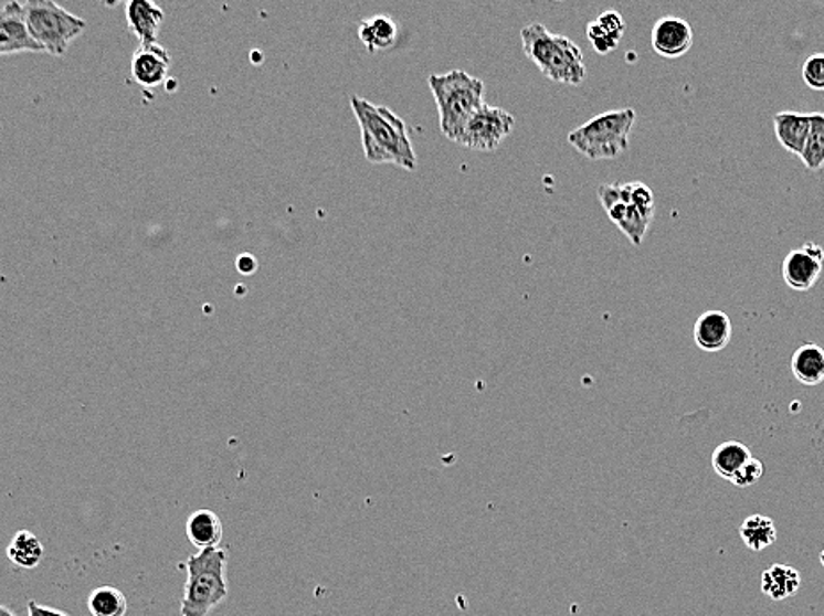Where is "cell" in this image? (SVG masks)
I'll list each match as a JSON object with an SVG mask.
<instances>
[{
  "label": "cell",
  "instance_id": "4dcf8cb0",
  "mask_svg": "<svg viewBox=\"0 0 824 616\" xmlns=\"http://www.w3.org/2000/svg\"><path fill=\"white\" fill-rule=\"evenodd\" d=\"M820 562H821V565H823V566H824V549H823V551H821V554H820Z\"/></svg>",
  "mask_w": 824,
  "mask_h": 616
},
{
  "label": "cell",
  "instance_id": "603a6c76",
  "mask_svg": "<svg viewBox=\"0 0 824 616\" xmlns=\"http://www.w3.org/2000/svg\"><path fill=\"white\" fill-rule=\"evenodd\" d=\"M739 537L750 551L761 553L777 542V525L771 517L753 513L739 525Z\"/></svg>",
  "mask_w": 824,
  "mask_h": 616
},
{
  "label": "cell",
  "instance_id": "d4e9b609",
  "mask_svg": "<svg viewBox=\"0 0 824 616\" xmlns=\"http://www.w3.org/2000/svg\"><path fill=\"white\" fill-rule=\"evenodd\" d=\"M800 160L812 172L824 168V113H811V131Z\"/></svg>",
  "mask_w": 824,
  "mask_h": 616
},
{
  "label": "cell",
  "instance_id": "9a60e30c",
  "mask_svg": "<svg viewBox=\"0 0 824 616\" xmlns=\"http://www.w3.org/2000/svg\"><path fill=\"white\" fill-rule=\"evenodd\" d=\"M774 136L780 146L793 157H802L806 137L811 131V113L782 110L773 116Z\"/></svg>",
  "mask_w": 824,
  "mask_h": 616
},
{
  "label": "cell",
  "instance_id": "ac0fdd59",
  "mask_svg": "<svg viewBox=\"0 0 824 616\" xmlns=\"http://www.w3.org/2000/svg\"><path fill=\"white\" fill-rule=\"evenodd\" d=\"M358 36L362 45L370 54L385 51L397 43L399 38V25L388 14H376L372 19L362 20L359 23Z\"/></svg>",
  "mask_w": 824,
  "mask_h": 616
},
{
  "label": "cell",
  "instance_id": "52a82bcc",
  "mask_svg": "<svg viewBox=\"0 0 824 616\" xmlns=\"http://www.w3.org/2000/svg\"><path fill=\"white\" fill-rule=\"evenodd\" d=\"M22 6L32 40L36 41L41 51L54 57H63L73 41L86 31V20L52 0H31Z\"/></svg>",
  "mask_w": 824,
  "mask_h": 616
},
{
  "label": "cell",
  "instance_id": "ba28073f",
  "mask_svg": "<svg viewBox=\"0 0 824 616\" xmlns=\"http://www.w3.org/2000/svg\"><path fill=\"white\" fill-rule=\"evenodd\" d=\"M516 127V118L501 107H490L485 104L480 110L473 114V118L464 127L457 145L466 146L469 150L493 151L507 139Z\"/></svg>",
  "mask_w": 824,
  "mask_h": 616
},
{
  "label": "cell",
  "instance_id": "83f0119b",
  "mask_svg": "<svg viewBox=\"0 0 824 616\" xmlns=\"http://www.w3.org/2000/svg\"><path fill=\"white\" fill-rule=\"evenodd\" d=\"M28 612L29 616H70L68 613L55 609V607L41 606L36 601H29Z\"/></svg>",
  "mask_w": 824,
  "mask_h": 616
},
{
  "label": "cell",
  "instance_id": "8fae6325",
  "mask_svg": "<svg viewBox=\"0 0 824 616\" xmlns=\"http://www.w3.org/2000/svg\"><path fill=\"white\" fill-rule=\"evenodd\" d=\"M20 52L38 54L43 51L29 34L23 6L20 2H8L0 8V57Z\"/></svg>",
  "mask_w": 824,
  "mask_h": 616
},
{
  "label": "cell",
  "instance_id": "6da1fadb",
  "mask_svg": "<svg viewBox=\"0 0 824 616\" xmlns=\"http://www.w3.org/2000/svg\"><path fill=\"white\" fill-rule=\"evenodd\" d=\"M350 107L361 128L362 151L368 162L393 163L405 171H416V151L412 148L408 125L400 116L361 96H352Z\"/></svg>",
  "mask_w": 824,
  "mask_h": 616
},
{
  "label": "cell",
  "instance_id": "30bf717a",
  "mask_svg": "<svg viewBox=\"0 0 824 616\" xmlns=\"http://www.w3.org/2000/svg\"><path fill=\"white\" fill-rule=\"evenodd\" d=\"M694 40V29L680 17H663L651 32L654 52L665 60L684 57L691 51Z\"/></svg>",
  "mask_w": 824,
  "mask_h": 616
},
{
  "label": "cell",
  "instance_id": "4fadbf2b",
  "mask_svg": "<svg viewBox=\"0 0 824 616\" xmlns=\"http://www.w3.org/2000/svg\"><path fill=\"white\" fill-rule=\"evenodd\" d=\"M694 340L698 349L707 354H718L727 349L732 340V322L729 315L720 309H711L700 315L694 326Z\"/></svg>",
  "mask_w": 824,
  "mask_h": 616
},
{
  "label": "cell",
  "instance_id": "5b68a950",
  "mask_svg": "<svg viewBox=\"0 0 824 616\" xmlns=\"http://www.w3.org/2000/svg\"><path fill=\"white\" fill-rule=\"evenodd\" d=\"M636 110L616 109L598 114L567 136V142L590 160L619 159L630 150Z\"/></svg>",
  "mask_w": 824,
  "mask_h": 616
},
{
  "label": "cell",
  "instance_id": "ffe728a7",
  "mask_svg": "<svg viewBox=\"0 0 824 616\" xmlns=\"http://www.w3.org/2000/svg\"><path fill=\"white\" fill-rule=\"evenodd\" d=\"M794 379L803 385H820L824 382V349L820 344L805 343L796 349L791 359Z\"/></svg>",
  "mask_w": 824,
  "mask_h": 616
},
{
  "label": "cell",
  "instance_id": "4316f807",
  "mask_svg": "<svg viewBox=\"0 0 824 616\" xmlns=\"http://www.w3.org/2000/svg\"><path fill=\"white\" fill-rule=\"evenodd\" d=\"M764 475V464L759 458L752 457L739 469L738 475L730 480V484L739 489H748V487L756 486L757 481L761 480Z\"/></svg>",
  "mask_w": 824,
  "mask_h": 616
},
{
  "label": "cell",
  "instance_id": "8992f818",
  "mask_svg": "<svg viewBox=\"0 0 824 616\" xmlns=\"http://www.w3.org/2000/svg\"><path fill=\"white\" fill-rule=\"evenodd\" d=\"M599 200L608 219L615 224L631 244L642 245L656 213L654 194L642 182L606 183L598 189Z\"/></svg>",
  "mask_w": 824,
  "mask_h": 616
},
{
  "label": "cell",
  "instance_id": "f1b7e54d",
  "mask_svg": "<svg viewBox=\"0 0 824 616\" xmlns=\"http://www.w3.org/2000/svg\"><path fill=\"white\" fill-rule=\"evenodd\" d=\"M256 265H258V263L254 262L251 254H244V256H241L239 262H236V267H239V270H241L242 274H253Z\"/></svg>",
  "mask_w": 824,
  "mask_h": 616
},
{
  "label": "cell",
  "instance_id": "7a4b0ae2",
  "mask_svg": "<svg viewBox=\"0 0 824 616\" xmlns=\"http://www.w3.org/2000/svg\"><path fill=\"white\" fill-rule=\"evenodd\" d=\"M522 52L540 70L543 77L567 86H580L587 81L583 52L574 41L554 34L542 23H530L521 31Z\"/></svg>",
  "mask_w": 824,
  "mask_h": 616
},
{
  "label": "cell",
  "instance_id": "2e32d148",
  "mask_svg": "<svg viewBox=\"0 0 824 616\" xmlns=\"http://www.w3.org/2000/svg\"><path fill=\"white\" fill-rule=\"evenodd\" d=\"M625 34V20L619 11H604L587 25V38L593 51L601 55L612 54L621 45Z\"/></svg>",
  "mask_w": 824,
  "mask_h": 616
},
{
  "label": "cell",
  "instance_id": "7c38bea8",
  "mask_svg": "<svg viewBox=\"0 0 824 616\" xmlns=\"http://www.w3.org/2000/svg\"><path fill=\"white\" fill-rule=\"evenodd\" d=\"M171 64V54L159 43L139 46V51L131 57V78L146 89H155L168 78Z\"/></svg>",
  "mask_w": 824,
  "mask_h": 616
},
{
  "label": "cell",
  "instance_id": "277c9868",
  "mask_svg": "<svg viewBox=\"0 0 824 616\" xmlns=\"http://www.w3.org/2000/svg\"><path fill=\"white\" fill-rule=\"evenodd\" d=\"M226 549H204L186 562L187 581L181 597V616H209L230 595L226 580Z\"/></svg>",
  "mask_w": 824,
  "mask_h": 616
},
{
  "label": "cell",
  "instance_id": "44dd1931",
  "mask_svg": "<svg viewBox=\"0 0 824 616\" xmlns=\"http://www.w3.org/2000/svg\"><path fill=\"white\" fill-rule=\"evenodd\" d=\"M752 457V452L743 443L725 440L721 445L716 446L715 452H712L711 466L716 475L730 481Z\"/></svg>",
  "mask_w": 824,
  "mask_h": 616
},
{
  "label": "cell",
  "instance_id": "e0dca14e",
  "mask_svg": "<svg viewBox=\"0 0 824 616\" xmlns=\"http://www.w3.org/2000/svg\"><path fill=\"white\" fill-rule=\"evenodd\" d=\"M186 533L189 542L200 551L215 549L221 545L224 537V524L213 510L201 508L187 519Z\"/></svg>",
  "mask_w": 824,
  "mask_h": 616
},
{
  "label": "cell",
  "instance_id": "484cf974",
  "mask_svg": "<svg viewBox=\"0 0 824 616\" xmlns=\"http://www.w3.org/2000/svg\"><path fill=\"white\" fill-rule=\"evenodd\" d=\"M802 77L812 92H824V54H812L811 57H806Z\"/></svg>",
  "mask_w": 824,
  "mask_h": 616
},
{
  "label": "cell",
  "instance_id": "d6986e66",
  "mask_svg": "<svg viewBox=\"0 0 824 616\" xmlns=\"http://www.w3.org/2000/svg\"><path fill=\"white\" fill-rule=\"evenodd\" d=\"M800 586H802V576L794 566L774 563L762 572V594L771 601H785V598L793 597L797 594Z\"/></svg>",
  "mask_w": 824,
  "mask_h": 616
},
{
  "label": "cell",
  "instance_id": "7402d4cb",
  "mask_svg": "<svg viewBox=\"0 0 824 616\" xmlns=\"http://www.w3.org/2000/svg\"><path fill=\"white\" fill-rule=\"evenodd\" d=\"M43 556H45V548L41 544V540L29 530H20L19 533H14L10 545H8L10 562L19 569H25V571L36 569L43 562Z\"/></svg>",
  "mask_w": 824,
  "mask_h": 616
},
{
  "label": "cell",
  "instance_id": "f546056e",
  "mask_svg": "<svg viewBox=\"0 0 824 616\" xmlns=\"http://www.w3.org/2000/svg\"><path fill=\"white\" fill-rule=\"evenodd\" d=\"M0 616H17V615H14V613L11 612L10 607L2 606V604H0Z\"/></svg>",
  "mask_w": 824,
  "mask_h": 616
},
{
  "label": "cell",
  "instance_id": "9c48e42d",
  "mask_svg": "<svg viewBox=\"0 0 824 616\" xmlns=\"http://www.w3.org/2000/svg\"><path fill=\"white\" fill-rule=\"evenodd\" d=\"M824 249L815 242H805L791 251L782 262V279L794 291H809L823 274Z\"/></svg>",
  "mask_w": 824,
  "mask_h": 616
},
{
  "label": "cell",
  "instance_id": "5bb4252c",
  "mask_svg": "<svg viewBox=\"0 0 824 616\" xmlns=\"http://www.w3.org/2000/svg\"><path fill=\"white\" fill-rule=\"evenodd\" d=\"M128 29L139 40L141 46L159 43V32L163 23V11L150 0H130L125 6Z\"/></svg>",
  "mask_w": 824,
  "mask_h": 616
},
{
  "label": "cell",
  "instance_id": "3957f363",
  "mask_svg": "<svg viewBox=\"0 0 824 616\" xmlns=\"http://www.w3.org/2000/svg\"><path fill=\"white\" fill-rule=\"evenodd\" d=\"M426 82L437 105L443 136L458 142L467 121L485 105L484 82L463 70L431 75Z\"/></svg>",
  "mask_w": 824,
  "mask_h": 616
},
{
  "label": "cell",
  "instance_id": "cb8c5ba5",
  "mask_svg": "<svg viewBox=\"0 0 824 616\" xmlns=\"http://www.w3.org/2000/svg\"><path fill=\"white\" fill-rule=\"evenodd\" d=\"M87 609L93 616H127L128 598L119 588L101 586L91 592Z\"/></svg>",
  "mask_w": 824,
  "mask_h": 616
}]
</instances>
